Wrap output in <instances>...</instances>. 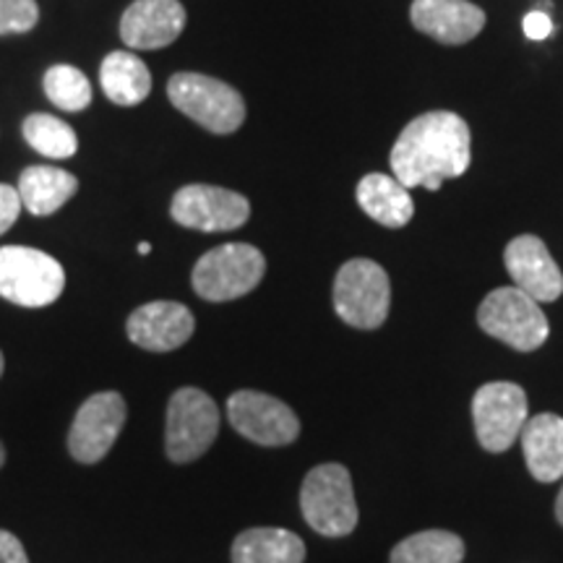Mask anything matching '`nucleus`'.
<instances>
[{
    "label": "nucleus",
    "mask_w": 563,
    "mask_h": 563,
    "mask_svg": "<svg viewBox=\"0 0 563 563\" xmlns=\"http://www.w3.org/2000/svg\"><path fill=\"white\" fill-rule=\"evenodd\" d=\"M553 32V21L543 11H532L530 16L525 19V34L530 40H548Z\"/></svg>",
    "instance_id": "nucleus-28"
},
{
    "label": "nucleus",
    "mask_w": 563,
    "mask_h": 563,
    "mask_svg": "<svg viewBox=\"0 0 563 563\" xmlns=\"http://www.w3.org/2000/svg\"><path fill=\"white\" fill-rule=\"evenodd\" d=\"M170 217L186 230L230 232L251 220V201L230 188L194 183L173 196Z\"/></svg>",
    "instance_id": "nucleus-10"
},
{
    "label": "nucleus",
    "mask_w": 563,
    "mask_h": 563,
    "mask_svg": "<svg viewBox=\"0 0 563 563\" xmlns=\"http://www.w3.org/2000/svg\"><path fill=\"white\" fill-rule=\"evenodd\" d=\"M506 269L514 287L538 302H553L563 295V272L553 262L548 245L538 235H519L506 245Z\"/></svg>",
    "instance_id": "nucleus-14"
},
{
    "label": "nucleus",
    "mask_w": 563,
    "mask_h": 563,
    "mask_svg": "<svg viewBox=\"0 0 563 563\" xmlns=\"http://www.w3.org/2000/svg\"><path fill=\"white\" fill-rule=\"evenodd\" d=\"M21 209H24V203H21L19 188L0 183V235H5V232L13 228V222L19 220Z\"/></svg>",
    "instance_id": "nucleus-26"
},
{
    "label": "nucleus",
    "mask_w": 563,
    "mask_h": 563,
    "mask_svg": "<svg viewBox=\"0 0 563 563\" xmlns=\"http://www.w3.org/2000/svg\"><path fill=\"white\" fill-rule=\"evenodd\" d=\"M100 84L110 102L121 104V108H133L150 97L152 74L136 55L118 51L102 60Z\"/></svg>",
    "instance_id": "nucleus-21"
},
{
    "label": "nucleus",
    "mask_w": 563,
    "mask_h": 563,
    "mask_svg": "<svg viewBox=\"0 0 563 563\" xmlns=\"http://www.w3.org/2000/svg\"><path fill=\"white\" fill-rule=\"evenodd\" d=\"M220 433V407L207 391L183 386L167 402L165 452L175 464H191L203 456Z\"/></svg>",
    "instance_id": "nucleus-5"
},
{
    "label": "nucleus",
    "mask_w": 563,
    "mask_h": 563,
    "mask_svg": "<svg viewBox=\"0 0 563 563\" xmlns=\"http://www.w3.org/2000/svg\"><path fill=\"white\" fill-rule=\"evenodd\" d=\"M555 517H559V525L563 527V488L559 493V501H555Z\"/></svg>",
    "instance_id": "nucleus-29"
},
{
    "label": "nucleus",
    "mask_w": 563,
    "mask_h": 563,
    "mask_svg": "<svg viewBox=\"0 0 563 563\" xmlns=\"http://www.w3.org/2000/svg\"><path fill=\"white\" fill-rule=\"evenodd\" d=\"M194 313L183 302L154 300L129 316L125 332L136 347L146 352H173L194 336Z\"/></svg>",
    "instance_id": "nucleus-13"
},
{
    "label": "nucleus",
    "mask_w": 563,
    "mask_h": 563,
    "mask_svg": "<svg viewBox=\"0 0 563 563\" xmlns=\"http://www.w3.org/2000/svg\"><path fill=\"white\" fill-rule=\"evenodd\" d=\"M21 133H24L26 144L34 152H40L42 157L51 159H68L74 157L79 150V139L76 131L68 123H63L60 118L47 115V112H34L21 123Z\"/></svg>",
    "instance_id": "nucleus-23"
},
{
    "label": "nucleus",
    "mask_w": 563,
    "mask_h": 563,
    "mask_svg": "<svg viewBox=\"0 0 563 563\" xmlns=\"http://www.w3.org/2000/svg\"><path fill=\"white\" fill-rule=\"evenodd\" d=\"M139 253H141V256H150L152 245L150 243H139Z\"/></svg>",
    "instance_id": "nucleus-30"
},
{
    "label": "nucleus",
    "mask_w": 563,
    "mask_h": 563,
    "mask_svg": "<svg viewBox=\"0 0 563 563\" xmlns=\"http://www.w3.org/2000/svg\"><path fill=\"white\" fill-rule=\"evenodd\" d=\"M527 415V394L511 382H493L475 391L473 420L477 441L485 452L501 454L522 433Z\"/></svg>",
    "instance_id": "nucleus-9"
},
{
    "label": "nucleus",
    "mask_w": 563,
    "mask_h": 563,
    "mask_svg": "<svg viewBox=\"0 0 563 563\" xmlns=\"http://www.w3.org/2000/svg\"><path fill=\"white\" fill-rule=\"evenodd\" d=\"M477 323L493 340H501L519 352L543 347L551 327L538 300L519 287H498L477 308Z\"/></svg>",
    "instance_id": "nucleus-6"
},
{
    "label": "nucleus",
    "mask_w": 563,
    "mask_h": 563,
    "mask_svg": "<svg viewBox=\"0 0 563 563\" xmlns=\"http://www.w3.org/2000/svg\"><path fill=\"white\" fill-rule=\"evenodd\" d=\"M306 543L290 530L253 527L232 543V563H302Z\"/></svg>",
    "instance_id": "nucleus-20"
},
{
    "label": "nucleus",
    "mask_w": 563,
    "mask_h": 563,
    "mask_svg": "<svg viewBox=\"0 0 563 563\" xmlns=\"http://www.w3.org/2000/svg\"><path fill=\"white\" fill-rule=\"evenodd\" d=\"M129 407L118 391L91 394L79 407L68 431V452L76 462L97 464L102 462L112 443L118 441Z\"/></svg>",
    "instance_id": "nucleus-11"
},
{
    "label": "nucleus",
    "mask_w": 563,
    "mask_h": 563,
    "mask_svg": "<svg viewBox=\"0 0 563 563\" xmlns=\"http://www.w3.org/2000/svg\"><path fill=\"white\" fill-rule=\"evenodd\" d=\"M79 191V180L76 175L60 167L32 165L19 175V196L24 209H30L34 217L55 214L60 207L74 199Z\"/></svg>",
    "instance_id": "nucleus-19"
},
{
    "label": "nucleus",
    "mask_w": 563,
    "mask_h": 563,
    "mask_svg": "<svg viewBox=\"0 0 563 563\" xmlns=\"http://www.w3.org/2000/svg\"><path fill=\"white\" fill-rule=\"evenodd\" d=\"M470 129L456 112L435 110L418 115L399 133L391 150L394 178L405 188L439 191L443 180L460 178L470 167Z\"/></svg>",
    "instance_id": "nucleus-1"
},
{
    "label": "nucleus",
    "mask_w": 563,
    "mask_h": 563,
    "mask_svg": "<svg viewBox=\"0 0 563 563\" xmlns=\"http://www.w3.org/2000/svg\"><path fill=\"white\" fill-rule=\"evenodd\" d=\"M228 420L243 439L258 446H287L300 435V420L282 399L264 391H235L228 399Z\"/></svg>",
    "instance_id": "nucleus-12"
},
{
    "label": "nucleus",
    "mask_w": 563,
    "mask_h": 563,
    "mask_svg": "<svg viewBox=\"0 0 563 563\" xmlns=\"http://www.w3.org/2000/svg\"><path fill=\"white\" fill-rule=\"evenodd\" d=\"M40 21L34 0H0V34L32 32Z\"/></svg>",
    "instance_id": "nucleus-25"
},
{
    "label": "nucleus",
    "mask_w": 563,
    "mask_h": 563,
    "mask_svg": "<svg viewBox=\"0 0 563 563\" xmlns=\"http://www.w3.org/2000/svg\"><path fill=\"white\" fill-rule=\"evenodd\" d=\"M66 287V272L51 253L3 245L0 249V298L21 308L53 306Z\"/></svg>",
    "instance_id": "nucleus-4"
},
{
    "label": "nucleus",
    "mask_w": 563,
    "mask_h": 563,
    "mask_svg": "<svg viewBox=\"0 0 563 563\" xmlns=\"http://www.w3.org/2000/svg\"><path fill=\"white\" fill-rule=\"evenodd\" d=\"M300 511L308 527L323 538H344L357 527V504L350 470L329 462L313 467L300 488Z\"/></svg>",
    "instance_id": "nucleus-2"
},
{
    "label": "nucleus",
    "mask_w": 563,
    "mask_h": 563,
    "mask_svg": "<svg viewBox=\"0 0 563 563\" xmlns=\"http://www.w3.org/2000/svg\"><path fill=\"white\" fill-rule=\"evenodd\" d=\"M334 311L355 329H378L389 316L391 285L389 274L371 258H352L336 272Z\"/></svg>",
    "instance_id": "nucleus-8"
},
{
    "label": "nucleus",
    "mask_w": 563,
    "mask_h": 563,
    "mask_svg": "<svg viewBox=\"0 0 563 563\" xmlns=\"http://www.w3.org/2000/svg\"><path fill=\"white\" fill-rule=\"evenodd\" d=\"M0 563H30L16 534L0 530Z\"/></svg>",
    "instance_id": "nucleus-27"
},
{
    "label": "nucleus",
    "mask_w": 563,
    "mask_h": 563,
    "mask_svg": "<svg viewBox=\"0 0 563 563\" xmlns=\"http://www.w3.org/2000/svg\"><path fill=\"white\" fill-rule=\"evenodd\" d=\"M264 272L266 258L256 245L228 243L207 251L196 262L191 285L203 300L228 302L256 290Z\"/></svg>",
    "instance_id": "nucleus-3"
},
{
    "label": "nucleus",
    "mask_w": 563,
    "mask_h": 563,
    "mask_svg": "<svg viewBox=\"0 0 563 563\" xmlns=\"http://www.w3.org/2000/svg\"><path fill=\"white\" fill-rule=\"evenodd\" d=\"M412 26L441 45H464L485 26V13L470 0H415L410 9Z\"/></svg>",
    "instance_id": "nucleus-16"
},
{
    "label": "nucleus",
    "mask_w": 563,
    "mask_h": 563,
    "mask_svg": "<svg viewBox=\"0 0 563 563\" xmlns=\"http://www.w3.org/2000/svg\"><path fill=\"white\" fill-rule=\"evenodd\" d=\"M5 464V449H3V443H0V467H3Z\"/></svg>",
    "instance_id": "nucleus-31"
},
{
    "label": "nucleus",
    "mask_w": 563,
    "mask_h": 563,
    "mask_svg": "<svg viewBox=\"0 0 563 563\" xmlns=\"http://www.w3.org/2000/svg\"><path fill=\"white\" fill-rule=\"evenodd\" d=\"M167 97L183 115H188L211 133H235L245 121L241 91L203 74H175L167 81Z\"/></svg>",
    "instance_id": "nucleus-7"
},
{
    "label": "nucleus",
    "mask_w": 563,
    "mask_h": 563,
    "mask_svg": "<svg viewBox=\"0 0 563 563\" xmlns=\"http://www.w3.org/2000/svg\"><path fill=\"white\" fill-rule=\"evenodd\" d=\"M42 89H45L47 100H51L55 108L66 112H81L91 104L89 79L84 76V70L76 66H66V63L47 68L45 79H42Z\"/></svg>",
    "instance_id": "nucleus-24"
},
{
    "label": "nucleus",
    "mask_w": 563,
    "mask_h": 563,
    "mask_svg": "<svg viewBox=\"0 0 563 563\" xmlns=\"http://www.w3.org/2000/svg\"><path fill=\"white\" fill-rule=\"evenodd\" d=\"M522 449L527 470L534 481L555 483L563 477V418L540 412L527 418L522 428Z\"/></svg>",
    "instance_id": "nucleus-17"
},
{
    "label": "nucleus",
    "mask_w": 563,
    "mask_h": 563,
    "mask_svg": "<svg viewBox=\"0 0 563 563\" xmlns=\"http://www.w3.org/2000/svg\"><path fill=\"white\" fill-rule=\"evenodd\" d=\"M3 368H5V361H3V352H0V376H3Z\"/></svg>",
    "instance_id": "nucleus-32"
},
{
    "label": "nucleus",
    "mask_w": 563,
    "mask_h": 563,
    "mask_svg": "<svg viewBox=\"0 0 563 563\" xmlns=\"http://www.w3.org/2000/svg\"><path fill=\"white\" fill-rule=\"evenodd\" d=\"M464 540L446 530L410 534L391 551V563H462Z\"/></svg>",
    "instance_id": "nucleus-22"
},
{
    "label": "nucleus",
    "mask_w": 563,
    "mask_h": 563,
    "mask_svg": "<svg viewBox=\"0 0 563 563\" xmlns=\"http://www.w3.org/2000/svg\"><path fill=\"white\" fill-rule=\"evenodd\" d=\"M357 203L371 220L384 228H405L415 214V201L410 188H405L397 178L371 173L357 183Z\"/></svg>",
    "instance_id": "nucleus-18"
},
{
    "label": "nucleus",
    "mask_w": 563,
    "mask_h": 563,
    "mask_svg": "<svg viewBox=\"0 0 563 563\" xmlns=\"http://www.w3.org/2000/svg\"><path fill=\"white\" fill-rule=\"evenodd\" d=\"M186 30L180 0H133L121 19V37L133 51H162Z\"/></svg>",
    "instance_id": "nucleus-15"
}]
</instances>
